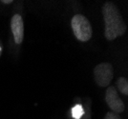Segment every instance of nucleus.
<instances>
[{"mask_svg": "<svg viewBox=\"0 0 128 119\" xmlns=\"http://www.w3.org/2000/svg\"><path fill=\"white\" fill-rule=\"evenodd\" d=\"M102 15L105 23L104 35L109 41L115 40L126 32V24L115 4L107 2L102 6Z\"/></svg>", "mask_w": 128, "mask_h": 119, "instance_id": "f257e3e1", "label": "nucleus"}, {"mask_svg": "<svg viewBox=\"0 0 128 119\" xmlns=\"http://www.w3.org/2000/svg\"><path fill=\"white\" fill-rule=\"evenodd\" d=\"M74 35L81 42L89 41L92 37V26L89 20L82 14H76L71 20Z\"/></svg>", "mask_w": 128, "mask_h": 119, "instance_id": "f03ea898", "label": "nucleus"}, {"mask_svg": "<svg viewBox=\"0 0 128 119\" xmlns=\"http://www.w3.org/2000/svg\"><path fill=\"white\" fill-rule=\"evenodd\" d=\"M95 81L100 87H108L114 77V69L110 63H100L94 69Z\"/></svg>", "mask_w": 128, "mask_h": 119, "instance_id": "7ed1b4c3", "label": "nucleus"}, {"mask_svg": "<svg viewBox=\"0 0 128 119\" xmlns=\"http://www.w3.org/2000/svg\"><path fill=\"white\" fill-rule=\"evenodd\" d=\"M105 100L108 107L115 114H120L124 111V104L122 100L120 98L118 94L117 89L115 87H108L105 93Z\"/></svg>", "mask_w": 128, "mask_h": 119, "instance_id": "20e7f679", "label": "nucleus"}, {"mask_svg": "<svg viewBox=\"0 0 128 119\" xmlns=\"http://www.w3.org/2000/svg\"><path fill=\"white\" fill-rule=\"evenodd\" d=\"M12 33L16 44H21L24 37V23L20 14H14L11 20Z\"/></svg>", "mask_w": 128, "mask_h": 119, "instance_id": "39448f33", "label": "nucleus"}, {"mask_svg": "<svg viewBox=\"0 0 128 119\" xmlns=\"http://www.w3.org/2000/svg\"><path fill=\"white\" fill-rule=\"evenodd\" d=\"M117 87L122 94H128V81L125 77H118L117 80Z\"/></svg>", "mask_w": 128, "mask_h": 119, "instance_id": "423d86ee", "label": "nucleus"}, {"mask_svg": "<svg viewBox=\"0 0 128 119\" xmlns=\"http://www.w3.org/2000/svg\"><path fill=\"white\" fill-rule=\"evenodd\" d=\"M84 114V109L81 105H76L72 108V116L75 119H80Z\"/></svg>", "mask_w": 128, "mask_h": 119, "instance_id": "0eeeda50", "label": "nucleus"}, {"mask_svg": "<svg viewBox=\"0 0 128 119\" xmlns=\"http://www.w3.org/2000/svg\"><path fill=\"white\" fill-rule=\"evenodd\" d=\"M104 119H122V118H120V116L118 114H115L113 112H109V113L106 114Z\"/></svg>", "mask_w": 128, "mask_h": 119, "instance_id": "6e6552de", "label": "nucleus"}, {"mask_svg": "<svg viewBox=\"0 0 128 119\" xmlns=\"http://www.w3.org/2000/svg\"><path fill=\"white\" fill-rule=\"evenodd\" d=\"M1 2H2V3H4V4H10V3H12V0H2Z\"/></svg>", "mask_w": 128, "mask_h": 119, "instance_id": "1a4fd4ad", "label": "nucleus"}]
</instances>
